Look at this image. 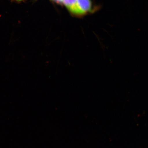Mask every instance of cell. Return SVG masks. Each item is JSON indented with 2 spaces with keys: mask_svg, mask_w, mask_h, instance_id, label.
<instances>
[{
  "mask_svg": "<svg viewBox=\"0 0 148 148\" xmlns=\"http://www.w3.org/2000/svg\"><path fill=\"white\" fill-rule=\"evenodd\" d=\"M92 7L91 0H77L72 14L76 16H82L90 12Z\"/></svg>",
  "mask_w": 148,
  "mask_h": 148,
  "instance_id": "obj_1",
  "label": "cell"
},
{
  "mask_svg": "<svg viewBox=\"0 0 148 148\" xmlns=\"http://www.w3.org/2000/svg\"><path fill=\"white\" fill-rule=\"evenodd\" d=\"M77 0H64L63 4L68 10L73 13Z\"/></svg>",
  "mask_w": 148,
  "mask_h": 148,
  "instance_id": "obj_2",
  "label": "cell"
},
{
  "mask_svg": "<svg viewBox=\"0 0 148 148\" xmlns=\"http://www.w3.org/2000/svg\"><path fill=\"white\" fill-rule=\"evenodd\" d=\"M53 1H54L57 3H63L64 0H53Z\"/></svg>",
  "mask_w": 148,
  "mask_h": 148,
  "instance_id": "obj_3",
  "label": "cell"
},
{
  "mask_svg": "<svg viewBox=\"0 0 148 148\" xmlns=\"http://www.w3.org/2000/svg\"><path fill=\"white\" fill-rule=\"evenodd\" d=\"M13 1H23V0H13Z\"/></svg>",
  "mask_w": 148,
  "mask_h": 148,
  "instance_id": "obj_4",
  "label": "cell"
}]
</instances>
